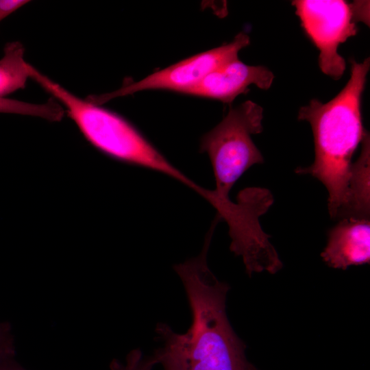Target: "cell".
I'll list each match as a JSON object with an SVG mask.
<instances>
[{
	"label": "cell",
	"instance_id": "9c48e42d",
	"mask_svg": "<svg viewBox=\"0 0 370 370\" xmlns=\"http://www.w3.org/2000/svg\"><path fill=\"white\" fill-rule=\"evenodd\" d=\"M361 143L360 154L351 166L346 199L338 219H369L370 140L367 132Z\"/></svg>",
	"mask_w": 370,
	"mask_h": 370
},
{
	"label": "cell",
	"instance_id": "277c9868",
	"mask_svg": "<svg viewBox=\"0 0 370 370\" xmlns=\"http://www.w3.org/2000/svg\"><path fill=\"white\" fill-rule=\"evenodd\" d=\"M292 5L306 36L319 51L321 71L339 79L346 63L338 48L358 30L352 3L343 0H296Z\"/></svg>",
	"mask_w": 370,
	"mask_h": 370
},
{
	"label": "cell",
	"instance_id": "52a82bcc",
	"mask_svg": "<svg viewBox=\"0 0 370 370\" xmlns=\"http://www.w3.org/2000/svg\"><path fill=\"white\" fill-rule=\"evenodd\" d=\"M330 267L346 269L370 262L369 219L343 218L328 232V243L321 254Z\"/></svg>",
	"mask_w": 370,
	"mask_h": 370
},
{
	"label": "cell",
	"instance_id": "8fae6325",
	"mask_svg": "<svg viewBox=\"0 0 370 370\" xmlns=\"http://www.w3.org/2000/svg\"><path fill=\"white\" fill-rule=\"evenodd\" d=\"M14 356V341L11 325L8 322H0V361Z\"/></svg>",
	"mask_w": 370,
	"mask_h": 370
},
{
	"label": "cell",
	"instance_id": "7a4b0ae2",
	"mask_svg": "<svg viewBox=\"0 0 370 370\" xmlns=\"http://www.w3.org/2000/svg\"><path fill=\"white\" fill-rule=\"evenodd\" d=\"M350 62V78L344 88L326 103L312 99L300 108L297 116L311 125L315 158L310 166L295 171L311 175L325 186L332 219H338L345 204L352 158L367 132L362 125L361 98L370 59Z\"/></svg>",
	"mask_w": 370,
	"mask_h": 370
},
{
	"label": "cell",
	"instance_id": "7c38bea8",
	"mask_svg": "<svg viewBox=\"0 0 370 370\" xmlns=\"http://www.w3.org/2000/svg\"><path fill=\"white\" fill-rule=\"evenodd\" d=\"M29 2L26 0H0V22Z\"/></svg>",
	"mask_w": 370,
	"mask_h": 370
},
{
	"label": "cell",
	"instance_id": "30bf717a",
	"mask_svg": "<svg viewBox=\"0 0 370 370\" xmlns=\"http://www.w3.org/2000/svg\"><path fill=\"white\" fill-rule=\"evenodd\" d=\"M158 360L155 352L153 355L147 356H143V352L136 349L127 354L125 363L114 360L110 367L111 370H151L155 365L159 364Z\"/></svg>",
	"mask_w": 370,
	"mask_h": 370
},
{
	"label": "cell",
	"instance_id": "8992f818",
	"mask_svg": "<svg viewBox=\"0 0 370 370\" xmlns=\"http://www.w3.org/2000/svg\"><path fill=\"white\" fill-rule=\"evenodd\" d=\"M273 79L274 75L268 68L247 65L238 58L210 73L184 94L231 103L238 95L246 93L249 86L268 90Z\"/></svg>",
	"mask_w": 370,
	"mask_h": 370
},
{
	"label": "cell",
	"instance_id": "4fadbf2b",
	"mask_svg": "<svg viewBox=\"0 0 370 370\" xmlns=\"http://www.w3.org/2000/svg\"><path fill=\"white\" fill-rule=\"evenodd\" d=\"M0 370H26L19 365L14 357L5 358L0 361Z\"/></svg>",
	"mask_w": 370,
	"mask_h": 370
},
{
	"label": "cell",
	"instance_id": "6da1fadb",
	"mask_svg": "<svg viewBox=\"0 0 370 370\" xmlns=\"http://www.w3.org/2000/svg\"><path fill=\"white\" fill-rule=\"evenodd\" d=\"M210 242L206 237L197 256L173 267L188 297L192 323L184 333H177L164 323L157 324L156 334L162 343L155 351L159 364L167 370H257L247 359L246 346L226 314L230 286L208 265Z\"/></svg>",
	"mask_w": 370,
	"mask_h": 370
},
{
	"label": "cell",
	"instance_id": "5bb4252c",
	"mask_svg": "<svg viewBox=\"0 0 370 370\" xmlns=\"http://www.w3.org/2000/svg\"><path fill=\"white\" fill-rule=\"evenodd\" d=\"M163 370H166V369H163Z\"/></svg>",
	"mask_w": 370,
	"mask_h": 370
},
{
	"label": "cell",
	"instance_id": "ba28073f",
	"mask_svg": "<svg viewBox=\"0 0 370 370\" xmlns=\"http://www.w3.org/2000/svg\"><path fill=\"white\" fill-rule=\"evenodd\" d=\"M0 59V112L22 114L25 104L5 96L25 87L30 64L24 59L25 49L18 41L8 42Z\"/></svg>",
	"mask_w": 370,
	"mask_h": 370
},
{
	"label": "cell",
	"instance_id": "5b68a950",
	"mask_svg": "<svg viewBox=\"0 0 370 370\" xmlns=\"http://www.w3.org/2000/svg\"><path fill=\"white\" fill-rule=\"evenodd\" d=\"M249 43V36L240 32L228 44L195 55L113 92L91 95L86 99L101 106L112 99L145 90L163 89L184 93L210 73L238 59V52Z\"/></svg>",
	"mask_w": 370,
	"mask_h": 370
},
{
	"label": "cell",
	"instance_id": "3957f363",
	"mask_svg": "<svg viewBox=\"0 0 370 370\" xmlns=\"http://www.w3.org/2000/svg\"><path fill=\"white\" fill-rule=\"evenodd\" d=\"M263 108L246 101L230 108L227 115L201 139L199 150L210 160L216 182L214 190L224 200L236 182L251 166L264 162L251 136L262 132Z\"/></svg>",
	"mask_w": 370,
	"mask_h": 370
}]
</instances>
